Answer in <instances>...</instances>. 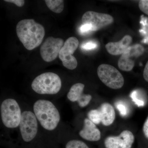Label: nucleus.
Here are the masks:
<instances>
[{
  "instance_id": "obj_1",
  "label": "nucleus",
  "mask_w": 148,
  "mask_h": 148,
  "mask_svg": "<svg viewBox=\"0 0 148 148\" xmlns=\"http://www.w3.org/2000/svg\"><path fill=\"white\" fill-rule=\"evenodd\" d=\"M16 32L18 38L28 50L38 47L45 36V28L33 19L19 21L16 25Z\"/></svg>"
},
{
  "instance_id": "obj_2",
  "label": "nucleus",
  "mask_w": 148,
  "mask_h": 148,
  "mask_svg": "<svg viewBox=\"0 0 148 148\" xmlns=\"http://www.w3.org/2000/svg\"><path fill=\"white\" fill-rule=\"evenodd\" d=\"M34 111L42 126L47 130H53L58 126L61 119L58 109L51 101L39 100L34 105Z\"/></svg>"
},
{
  "instance_id": "obj_3",
  "label": "nucleus",
  "mask_w": 148,
  "mask_h": 148,
  "mask_svg": "<svg viewBox=\"0 0 148 148\" xmlns=\"http://www.w3.org/2000/svg\"><path fill=\"white\" fill-rule=\"evenodd\" d=\"M61 86L60 77L51 72L40 74L35 78L32 84L33 90L40 94H56L61 90Z\"/></svg>"
},
{
  "instance_id": "obj_4",
  "label": "nucleus",
  "mask_w": 148,
  "mask_h": 148,
  "mask_svg": "<svg viewBox=\"0 0 148 148\" xmlns=\"http://www.w3.org/2000/svg\"><path fill=\"white\" fill-rule=\"evenodd\" d=\"M1 117L6 127L14 128L19 126L21 121V109L16 100L8 98L4 100L1 106Z\"/></svg>"
},
{
  "instance_id": "obj_5",
  "label": "nucleus",
  "mask_w": 148,
  "mask_h": 148,
  "mask_svg": "<svg viewBox=\"0 0 148 148\" xmlns=\"http://www.w3.org/2000/svg\"><path fill=\"white\" fill-rule=\"evenodd\" d=\"M97 74L102 82L112 89H119L124 84V78L122 74L109 64H102L98 66Z\"/></svg>"
},
{
  "instance_id": "obj_6",
  "label": "nucleus",
  "mask_w": 148,
  "mask_h": 148,
  "mask_svg": "<svg viewBox=\"0 0 148 148\" xmlns=\"http://www.w3.org/2000/svg\"><path fill=\"white\" fill-rule=\"evenodd\" d=\"M37 120L34 113L32 111H24L21 114L19 129L24 142H31L36 136L38 131Z\"/></svg>"
},
{
  "instance_id": "obj_7",
  "label": "nucleus",
  "mask_w": 148,
  "mask_h": 148,
  "mask_svg": "<svg viewBox=\"0 0 148 148\" xmlns=\"http://www.w3.org/2000/svg\"><path fill=\"white\" fill-rule=\"evenodd\" d=\"M79 44L76 38L70 37L64 42L58 56L63 66L69 70H74L77 66V61L73 54L77 48Z\"/></svg>"
},
{
  "instance_id": "obj_8",
  "label": "nucleus",
  "mask_w": 148,
  "mask_h": 148,
  "mask_svg": "<svg viewBox=\"0 0 148 148\" xmlns=\"http://www.w3.org/2000/svg\"><path fill=\"white\" fill-rule=\"evenodd\" d=\"M64 44V41L60 38H47L40 48V53L43 60L50 62L56 59Z\"/></svg>"
},
{
  "instance_id": "obj_9",
  "label": "nucleus",
  "mask_w": 148,
  "mask_h": 148,
  "mask_svg": "<svg viewBox=\"0 0 148 148\" xmlns=\"http://www.w3.org/2000/svg\"><path fill=\"white\" fill-rule=\"evenodd\" d=\"M82 20L83 24L89 25L92 32H95L112 24L114 22V18L107 14L89 11L83 15Z\"/></svg>"
},
{
  "instance_id": "obj_10",
  "label": "nucleus",
  "mask_w": 148,
  "mask_h": 148,
  "mask_svg": "<svg viewBox=\"0 0 148 148\" xmlns=\"http://www.w3.org/2000/svg\"><path fill=\"white\" fill-rule=\"evenodd\" d=\"M145 51V48L140 44L130 46L123 53L119 59L118 66L123 71L129 72L132 71L135 66L134 59L142 55Z\"/></svg>"
},
{
  "instance_id": "obj_11",
  "label": "nucleus",
  "mask_w": 148,
  "mask_h": 148,
  "mask_svg": "<svg viewBox=\"0 0 148 148\" xmlns=\"http://www.w3.org/2000/svg\"><path fill=\"white\" fill-rule=\"evenodd\" d=\"M135 137L131 131L125 130L119 136L107 137L104 142L106 148H131Z\"/></svg>"
},
{
  "instance_id": "obj_12",
  "label": "nucleus",
  "mask_w": 148,
  "mask_h": 148,
  "mask_svg": "<svg viewBox=\"0 0 148 148\" xmlns=\"http://www.w3.org/2000/svg\"><path fill=\"white\" fill-rule=\"evenodd\" d=\"M84 87L83 84H75L72 86L67 94V98L69 100L73 102H77L79 106L81 108L87 106L92 99L91 95L84 94Z\"/></svg>"
},
{
  "instance_id": "obj_13",
  "label": "nucleus",
  "mask_w": 148,
  "mask_h": 148,
  "mask_svg": "<svg viewBox=\"0 0 148 148\" xmlns=\"http://www.w3.org/2000/svg\"><path fill=\"white\" fill-rule=\"evenodd\" d=\"M79 135L83 139L90 142L99 141L101 138L100 130L88 119H84L83 128L80 131Z\"/></svg>"
},
{
  "instance_id": "obj_14",
  "label": "nucleus",
  "mask_w": 148,
  "mask_h": 148,
  "mask_svg": "<svg viewBox=\"0 0 148 148\" xmlns=\"http://www.w3.org/2000/svg\"><path fill=\"white\" fill-rule=\"evenodd\" d=\"M132 40L131 36L126 35L119 41L107 44L106 45V50L112 55H122L129 47Z\"/></svg>"
},
{
  "instance_id": "obj_15",
  "label": "nucleus",
  "mask_w": 148,
  "mask_h": 148,
  "mask_svg": "<svg viewBox=\"0 0 148 148\" xmlns=\"http://www.w3.org/2000/svg\"><path fill=\"white\" fill-rule=\"evenodd\" d=\"M101 112V123L105 126L112 124L115 119V112L113 107L109 103L102 104L98 109Z\"/></svg>"
},
{
  "instance_id": "obj_16",
  "label": "nucleus",
  "mask_w": 148,
  "mask_h": 148,
  "mask_svg": "<svg viewBox=\"0 0 148 148\" xmlns=\"http://www.w3.org/2000/svg\"><path fill=\"white\" fill-rule=\"evenodd\" d=\"M47 5L51 10L56 13H60L64 9V1L63 0H46Z\"/></svg>"
},
{
  "instance_id": "obj_17",
  "label": "nucleus",
  "mask_w": 148,
  "mask_h": 148,
  "mask_svg": "<svg viewBox=\"0 0 148 148\" xmlns=\"http://www.w3.org/2000/svg\"><path fill=\"white\" fill-rule=\"evenodd\" d=\"M88 119L95 124H99L101 122L102 118L101 112L98 110H92L88 113Z\"/></svg>"
},
{
  "instance_id": "obj_18",
  "label": "nucleus",
  "mask_w": 148,
  "mask_h": 148,
  "mask_svg": "<svg viewBox=\"0 0 148 148\" xmlns=\"http://www.w3.org/2000/svg\"><path fill=\"white\" fill-rule=\"evenodd\" d=\"M66 148H89L84 143L79 140H72L66 144Z\"/></svg>"
},
{
  "instance_id": "obj_19",
  "label": "nucleus",
  "mask_w": 148,
  "mask_h": 148,
  "mask_svg": "<svg viewBox=\"0 0 148 148\" xmlns=\"http://www.w3.org/2000/svg\"><path fill=\"white\" fill-rule=\"evenodd\" d=\"M97 47V45L93 41H88L84 43L81 46V48L84 50H89L94 49Z\"/></svg>"
},
{
  "instance_id": "obj_20",
  "label": "nucleus",
  "mask_w": 148,
  "mask_h": 148,
  "mask_svg": "<svg viewBox=\"0 0 148 148\" xmlns=\"http://www.w3.org/2000/svg\"><path fill=\"white\" fill-rule=\"evenodd\" d=\"M130 97L132 98V101L137 105L138 107L143 106L144 105V102L143 101L139 100L138 98V93L135 90L132 91L130 95Z\"/></svg>"
},
{
  "instance_id": "obj_21",
  "label": "nucleus",
  "mask_w": 148,
  "mask_h": 148,
  "mask_svg": "<svg viewBox=\"0 0 148 148\" xmlns=\"http://www.w3.org/2000/svg\"><path fill=\"white\" fill-rule=\"evenodd\" d=\"M139 8L146 14L148 15V0H141L139 2Z\"/></svg>"
},
{
  "instance_id": "obj_22",
  "label": "nucleus",
  "mask_w": 148,
  "mask_h": 148,
  "mask_svg": "<svg viewBox=\"0 0 148 148\" xmlns=\"http://www.w3.org/2000/svg\"><path fill=\"white\" fill-rule=\"evenodd\" d=\"M116 108L122 116H125L127 114V109L124 104L121 103H118L116 105Z\"/></svg>"
},
{
  "instance_id": "obj_23",
  "label": "nucleus",
  "mask_w": 148,
  "mask_h": 148,
  "mask_svg": "<svg viewBox=\"0 0 148 148\" xmlns=\"http://www.w3.org/2000/svg\"><path fill=\"white\" fill-rule=\"evenodd\" d=\"M80 32L82 34H86L90 32H92L91 27L89 25L83 24L80 28Z\"/></svg>"
},
{
  "instance_id": "obj_24",
  "label": "nucleus",
  "mask_w": 148,
  "mask_h": 148,
  "mask_svg": "<svg viewBox=\"0 0 148 148\" xmlns=\"http://www.w3.org/2000/svg\"><path fill=\"white\" fill-rule=\"evenodd\" d=\"M4 1L7 2L13 3L19 7L23 6L25 3V1L23 0H5Z\"/></svg>"
},
{
  "instance_id": "obj_25",
  "label": "nucleus",
  "mask_w": 148,
  "mask_h": 148,
  "mask_svg": "<svg viewBox=\"0 0 148 148\" xmlns=\"http://www.w3.org/2000/svg\"><path fill=\"white\" fill-rule=\"evenodd\" d=\"M143 132L146 138L148 139V116L143 125Z\"/></svg>"
},
{
  "instance_id": "obj_26",
  "label": "nucleus",
  "mask_w": 148,
  "mask_h": 148,
  "mask_svg": "<svg viewBox=\"0 0 148 148\" xmlns=\"http://www.w3.org/2000/svg\"><path fill=\"white\" fill-rule=\"evenodd\" d=\"M143 77L146 81L148 82V61L144 69V71H143Z\"/></svg>"
}]
</instances>
